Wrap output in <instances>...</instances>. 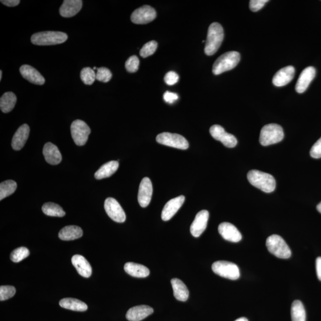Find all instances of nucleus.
<instances>
[{
  "label": "nucleus",
  "instance_id": "obj_1",
  "mask_svg": "<svg viewBox=\"0 0 321 321\" xmlns=\"http://www.w3.org/2000/svg\"><path fill=\"white\" fill-rule=\"evenodd\" d=\"M247 177L251 185L264 192L271 193L276 189V181L272 175L253 170L248 173Z\"/></svg>",
  "mask_w": 321,
  "mask_h": 321
},
{
  "label": "nucleus",
  "instance_id": "obj_2",
  "mask_svg": "<svg viewBox=\"0 0 321 321\" xmlns=\"http://www.w3.org/2000/svg\"><path fill=\"white\" fill-rule=\"evenodd\" d=\"M224 39V30L220 24L214 22L208 29L205 53L207 55H213L219 49Z\"/></svg>",
  "mask_w": 321,
  "mask_h": 321
},
{
  "label": "nucleus",
  "instance_id": "obj_3",
  "mask_svg": "<svg viewBox=\"0 0 321 321\" xmlns=\"http://www.w3.org/2000/svg\"><path fill=\"white\" fill-rule=\"evenodd\" d=\"M240 60V54L237 51H229L224 53L215 61L213 67V73L215 75L232 70L236 68Z\"/></svg>",
  "mask_w": 321,
  "mask_h": 321
},
{
  "label": "nucleus",
  "instance_id": "obj_4",
  "mask_svg": "<svg viewBox=\"0 0 321 321\" xmlns=\"http://www.w3.org/2000/svg\"><path fill=\"white\" fill-rule=\"evenodd\" d=\"M68 36L64 32L45 31L36 33L31 37V42L36 45H52L62 44Z\"/></svg>",
  "mask_w": 321,
  "mask_h": 321
},
{
  "label": "nucleus",
  "instance_id": "obj_5",
  "mask_svg": "<svg viewBox=\"0 0 321 321\" xmlns=\"http://www.w3.org/2000/svg\"><path fill=\"white\" fill-rule=\"evenodd\" d=\"M284 137L283 129L280 125L269 124L261 129L260 142L263 146L279 143Z\"/></svg>",
  "mask_w": 321,
  "mask_h": 321
},
{
  "label": "nucleus",
  "instance_id": "obj_6",
  "mask_svg": "<svg viewBox=\"0 0 321 321\" xmlns=\"http://www.w3.org/2000/svg\"><path fill=\"white\" fill-rule=\"evenodd\" d=\"M266 246L271 253L281 259H288L292 255L289 246L279 235L274 234L268 237Z\"/></svg>",
  "mask_w": 321,
  "mask_h": 321
},
{
  "label": "nucleus",
  "instance_id": "obj_7",
  "mask_svg": "<svg viewBox=\"0 0 321 321\" xmlns=\"http://www.w3.org/2000/svg\"><path fill=\"white\" fill-rule=\"evenodd\" d=\"M212 270L215 274L226 279L236 280L239 279L240 274L236 264L228 261H219L212 266Z\"/></svg>",
  "mask_w": 321,
  "mask_h": 321
},
{
  "label": "nucleus",
  "instance_id": "obj_8",
  "mask_svg": "<svg viewBox=\"0 0 321 321\" xmlns=\"http://www.w3.org/2000/svg\"><path fill=\"white\" fill-rule=\"evenodd\" d=\"M156 140L159 144L180 150H185L188 148V142L186 139L178 134L164 132L159 134Z\"/></svg>",
  "mask_w": 321,
  "mask_h": 321
},
{
  "label": "nucleus",
  "instance_id": "obj_9",
  "mask_svg": "<svg viewBox=\"0 0 321 321\" xmlns=\"http://www.w3.org/2000/svg\"><path fill=\"white\" fill-rule=\"evenodd\" d=\"M71 134L75 143L78 146H84L87 143L91 129L85 121L76 120L73 122L71 127Z\"/></svg>",
  "mask_w": 321,
  "mask_h": 321
},
{
  "label": "nucleus",
  "instance_id": "obj_10",
  "mask_svg": "<svg viewBox=\"0 0 321 321\" xmlns=\"http://www.w3.org/2000/svg\"><path fill=\"white\" fill-rule=\"evenodd\" d=\"M104 208L108 216L117 223H124L126 216L120 204L112 198L106 199Z\"/></svg>",
  "mask_w": 321,
  "mask_h": 321
},
{
  "label": "nucleus",
  "instance_id": "obj_11",
  "mask_svg": "<svg viewBox=\"0 0 321 321\" xmlns=\"http://www.w3.org/2000/svg\"><path fill=\"white\" fill-rule=\"evenodd\" d=\"M155 9L149 6H144L136 10L131 15V21L135 24H147L156 18Z\"/></svg>",
  "mask_w": 321,
  "mask_h": 321
},
{
  "label": "nucleus",
  "instance_id": "obj_12",
  "mask_svg": "<svg viewBox=\"0 0 321 321\" xmlns=\"http://www.w3.org/2000/svg\"><path fill=\"white\" fill-rule=\"evenodd\" d=\"M210 134L215 140L222 142L225 147L234 148L237 144V140L234 135L228 134L220 125H213L210 129Z\"/></svg>",
  "mask_w": 321,
  "mask_h": 321
},
{
  "label": "nucleus",
  "instance_id": "obj_13",
  "mask_svg": "<svg viewBox=\"0 0 321 321\" xmlns=\"http://www.w3.org/2000/svg\"><path fill=\"white\" fill-rule=\"evenodd\" d=\"M152 191V182L148 177H145L141 182L140 188H139V192L138 200L139 204L142 208H146L150 204Z\"/></svg>",
  "mask_w": 321,
  "mask_h": 321
},
{
  "label": "nucleus",
  "instance_id": "obj_14",
  "mask_svg": "<svg viewBox=\"0 0 321 321\" xmlns=\"http://www.w3.org/2000/svg\"><path fill=\"white\" fill-rule=\"evenodd\" d=\"M209 213L207 210L199 212L190 226V233L195 237H199L207 227Z\"/></svg>",
  "mask_w": 321,
  "mask_h": 321
},
{
  "label": "nucleus",
  "instance_id": "obj_15",
  "mask_svg": "<svg viewBox=\"0 0 321 321\" xmlns=\"http://www.w3.org/2000/svg\"><path fill=\"white\" fill-rule=\"evenodd\" d=\"M185 201V197L181 196L172 199L165 205L163 211H162V220L164 221L170 220L180 208L183 205Z\"/></svg>",
  "mask_w": 321,
  "mask_h": 321
},
{
  "label": "nucleus",
  "instance_id": "obj_16",
  "mask_svg": "<svg viewBox=\"0 0 321 321\" xmlns=\"http://www.w3.org/2000/svg\"><path fill=\"white\" fill-rule=\"evenodd\" d=\"M218 231L225 240L231 242H239L242 239L240 231L234 225L229 223L220 224L218 226Z\"/></svg>",
  "mask_w": 321,
  "mask_h": 321
},
{
  "label": "nucleus",
  "instance_id": "obj_17",
  "mask_svg": "<svg viewBox=\"0 0 321 321\" xmlns=\"http://www.w3.org/2000/svg\"><path fill=\"white\" fill-rule=\"evenodd\" d=\"M316 75L315 69L312 66L304 69L301 73L296 85V91L302 94L308 88L311 82L313 80Z\"/></svg>",
  "mask_w": 321,
  "mask_h": 321
},
{
  "label": "nucleus",
  "instance_id": "obj_18",
  "mask_svg": "<svg viewBox=\"0 0 321 321\" xmlns=\"http://www.w3.org/2000/svg\"><path fill=\"white\" fill-rule=\"evenodd\" d=\"M294 74L295 69L292 66L281 69L274 75L273 79V84L278 87H284L293 80Z\"/></svg>",
  "mask_w": 321,
  "mask_h": 321
},
{
  "label": "nucleus",
  "instance_id": "obj_19",
  "mask_svg": "<svg viewBox=\"0 0 321 321\" xmlns=\"http://www.w3.org/2000/svg\"><path fill=\"white\" fill-rule=\"evenodd\" d=\"M154 312L152 307L147 305H140L132 307L127 311L126 318L129 321H140L146 318Z\"/></svg>",
  "mask_w": 321,
  "mask_h": 321
},
{
  "label": "nucleus",
  "instance_id": "obj_20",
  "mask_svg": "<svg viewBox=\"0 0 321 321\" xmlns=\"http://www.w3.org/2000/svg\"><path fill=\"white\" fill-rule=\"evenodd\" d=\"M20 72L26 80L38 85H42L45 82V79L36 69L29 65H23L20 68Z\"/></svg>",
  "mask_w": 321,
  "mask_h": 321
},
{
  "label": "nucleus",
  "instance_id": "obj_21",
  "mask_svg": "<svg viewBox=\"0 0 321 321\" xmlns=\"http://www.w3.org/2000/svg\"><path fill=\"white\" fill-rule=\"evenodd\" d=\"M81 0H65L59 9V14L63 18H72L77 15L82 8Z\"/></svg>",
  "mask_w": 321,
  "mask_h": 321
},
{
  "label": "nucleus",
  "instance_id": "obj_22",
  "mask_svg": "<svg viewBox=\"0 0 321 321\" xmlns=\"http://www.w3.org/2000/svg\"><path fill=\"white\" fill-rule=\"evenodd\" d=\"M30 129L29 125L24 124L16 131L12 139V146L13 150H21L25 146L29 135Z\"/></svg>",
  "mask_w": 321,
  "mask_h": 321
},
{
  "label": "nucleus",
  "instance_id": "obj_23",
  "mask_svg": "<svg viewBox=\"0 0 321 321\" xmlns=\"http://www.w3.org/2000/svg\"><path fill=\"white\" fill-rule=\"evenodd\" d=\"M72 263L81 276L85 278L91 277L92 272V267L84 256L76 254L72 257Z\"/></svg>",
  "mask_w": 321,
  "mask_h": 321
},
{
  "label": "nucleus",
  "instance_id": "obj_24",
  "mask_svg": "<svg viewBox=\"0 0 321 321\" xmlns=\"http://www.w3.org/2000/svg\"><path fill=\"white\" fill-rule=\"evenodd\" d=\"M43 154L46 161L51 165H57L61 163L62 157L58 148L55 145L48 142L43 149Z\"/></svg>",
  "mask_w": 321,
  "mask_h": 321
},
{
  "label": "nucleus",
  "instance_id": "obj_25",
  "mask_svg": "<svg viewBox=\"0 0 321 321\" xmlns=\"http://www.w3.org/2000/svg\"><path fill=\"white\" fill-rule=\"evenodd\" d=\"M125 273L130 276L137 278H145L150 275V270L143 265L134 263H127L124 267Z\"/></svg>",
  "mask_w": 321,
  "mask_h": 321
},
{
  "label": "nucleus",
  "instance_id": "obj_26",
  "mask_svg": "<svg viewBox=\"0 0 321 321\" xmlns=\"http://www.w3.org/2000/svg\"><path fill=\"white\" fill-rule=\"evenodd\" d=\"M172 287H173L174 296L178 300L185 302L188 299L189 292L185 284L178 279H173L171 280Z\"/></svg>",
  "mask_w": 321,
  "mask_h": 321
},
{
  "label": "nucleus",
  "instance_id": "obj_27",
  "mask_svg": "<svg viewBox=\"0 0 321 321\" xmlns=\"http://www.w3.org/2000/svg\"><path fill=\"white\" fill-rule=\"evenodd\" d=\"M83 231L81 227L76 226H69L62 228L59 231V239L65 241L74 240L82 236Z\"/></svg>",
  "mask_w": 321,
  "mask_h": 321
},
{
  "label": "nucleus",
  "instance_id": "obj_28",
  "mask_svg": "<svg viewBox=\"0 0 321 321\" xmlns=\"http://www.w3.org/2000/svg\"><path fill=\"white\" fill-rule=\"evenodd\" d=\"M118 166V162L117 161L108 162L99 168L95 174V177L98 180H101L110 177L117 171Z\"/></svg>",
  "mask_w": 321,
  "mask_h": 321
},
{
  "label": "nucleus",
  "instance_id": "obj_29",
  "mask_svg": "<svg viewBox=\"0 0 321 321\" xmlns=\"http://www.w3.org/2000/svg\"><path fill=\"white\" fill-rule=\"evenodd\" d=\"M59 306L63 308L78 312H84L88 309L87 304L74 298H65L59 301Z\"/></svg>",
  "mask_w": 321,
  "mask_h": 321
},
{
  "label": "nucleus",
  "instance_id": "obj_30",
  "mask_svg": "<svg viewBox=\"0 0 321 321\" xmlns=\"http://www.w3.org/2000/svg\"><path fill=\"white\" fill-rule=\"evenodd\" d=\"M17 102V97L12 92H6L0 99V108L5 113L11 112Z\"/></svg>",
  "mask_w": 321,
  "mask_h": 321
},
{
  "label": "nucleus",
  "instance_id": "obj_31",
  "mask_svg": "<svg viewBox=\"0 0 321 321\" xmlns=\"http://www.w3.org/2000/svg\"><path fill=\"white\" fill-rule=\"evenodd\" d=\"M291 316L292 321H306V311L300 300L294 301L291 307Z\"/></svg>",
  "mask_w": 321,
  "mask_h": 321
},
{
  "label": "nucleus",
  "instance_id": "obj_32",
  "mask_svg": "<svg viewBox=\"0 0 321 321\" xmlns=\"http://www.w3.org/2000/svg\"><path fill=\"white\" fill-rule=\"evenodd\" d=\"M42 210L47 216L51 217H62L66 215V213L59 205L52 203H48L43 205Z\"/></svg>",
  "mask_w": 321,
  "mask_h": 321
},
{
  "label": "nucleus",
  "instance_id": "obj_33",
  "mask_svg": "<svg viewBox=\"0 0 321 321\" xmlns=\"http://www.w3.org/2000/svg\"><path fill=\"white\" fill-rule=\"evenodd\" d=\"M17 186V183L13 180H9L2 182L0 184V200L2 201L14 193Z\"/></svg>",
  "mask_w": 321,
  "mask_h": 321
},
{
  "label": "nucleus",
  "instance_id": "obj_34",
  "mask_svg": "<svg viewBox=\"0 0 321 321\" xmlns=\"http://www.w3.org/2000/svg\"><path fill=\"white\" fill-rule=\"evenodd\" d=\"M29 250L25 247H20L13 250L11 258L13 262L19 263L29 255Z\"/></svg>",
  "mask_w": 321,
  "mask_h": 321
},
{
  "label": "nucleus",
  "instance_id": "obj_35",
  "mask_svg": "<svg viewBox=\"0 0 321 321\" xmlns=\"http://www.w3.org/2000/svg\"><path fill=\"white\" fill-rule=\"evenodd\" d=\"M81 78L85 84L91 85L95 81L96 74L93 69L85 68L83 69L81 72Z\"/></svg>",
  "mask_w": 321,
  "mask_h": 321
},
{
  "label": "nucleus",
  "instance_id": "obj_36",
  "mask_svg": "<svg viewBox=\"0 0 321 321\" xmlns=\"http://www.w3.org/2000/svg\"><path fill=\"white\" fill-rule=\"evenodd\" d=\"M158 47L157 42L155 41H151L145 44L140 51V55L143 58H146L149 56L154 54Z\"/></svg>",
  "mask_w": 321,
  "mask_h": 321
},
{
  "label": "nucleus",
  "instance_id": "obj_37",
  "mask_svg": "<svg viewBox=\"0 0 321 321\" xmlns=\"http://www.w3.org/2000/svg\"><path fill=\"white\" fill-rule=\"evenodd\" d=\"M16 289L11 286H2L0 287V300L4 301L11 299L15 296Z\"/></svg>",
  "mask_w": 321,
  "mask_h": 321
},
{
  "label": "nucleus",
  "instance_id": "obj_38",
  "mask_svg": "<svg viewBox=\"0 0 321 321\" xmlns=\"http://www.w3.org/2000/svg\"><path fill=\"white\" fill-rule=\"evenodd\" d=\"M140 59L137 56L133 55L129 57L125 62V68L129 73H135L138 71Z\"/></svg>",
  "mask_w": 321,
  "mask_h": 321
},
{
  "label": "nucleus",
  "instance_id": "obj_39",
  "mask_svg": "<svg viewBox=\"0 0 321 321\" xmlns=\"http://www.w3.org/2000/svg\"><path fill=\"white\" fill-rule=\"evenodd\" d=\"M112 74L108 69L101 68L98 69L97 73L96 74V79L98 81L107 83L111 80Z\"/></svg>",
  "mask_w": 321,
  "mask_h": 321
},
{
  "label": "nucleus",
  "instance_id": "obj_40",
  "mask_svg": "<svg viewBox=\"0 0 321 321\" xmlns=\"http://www.w3.org/2000/svg\"><path fill=\"white\" fill-rule=\"evenodd\" d=\"M269 2V0H251L249 3L250 11L253 12L259 11Z\"/></svg>",
  "mask_w": 321,
  "mask_h": 321
},
{
  "label": "nucleus",
  "instance_id": "obj_41",
  "mask_svg": "<svg viewBox=\"0 0 321 321\" xmlns=\"http://www.w3.org/2000/svg\"><path fill=\"white\" fill-rule=\"evenodd\" d=\"M179 80V76L176 73L171 71L167 73L164 77V81L168 85H173Z\"/></svg>",
  "mask_w": 321,
  "mask_h": 321
},
{
  "label": "nucleus",
  "instance_id": "obj_42",
  "mask_svg": "<svg viewBox=\"0 0 321 321\" xmlns=\"http://www.w3.org/2000/svg\"><path fill=\"white\" fill-rule=\"evenodd\" d=\"M310 156L313 158H321V138L313 145L310 151Z\"/></svg>",
  "mask_w": 321,
  "mask_h": 321
},
{
  "label": "nucleus",
  "instance_id": "obj_43",
  "mask_svg": "<svg viewBox=\"0 0 321 321\" xmlns=\"http://www.w3.org/2000/svg\"><path fill=\"white\" fill-rule=\"evenodd\" d=\"M163 98L164 101L167 103L173 104L175 101H177L178 99V96L177 94L173 93V92H165Z\"/></svg>",
  "mask_w": 321,
  "mask_h": 321
},
{
  "label": "nucleus",
  "instance_id": "obj_44",
  "mask_svg": "<svg viewBox=\"0 0 321 321\" xmlns=\"http://www.w3.org/2000/svg\"><path fill=\"white\" fill-rule=\"evenodd\" d=\"M316 271L317 279L321 281V257L316 260Z\"/></svg>",
  "mask_w": 321,
  "mask_h": 321
},
{
  "label": "nucleus",
  "instance_id": "obj_45",
  "mask_svg": "<svg viewBox=\"0 0 321 321\" xmlns=\"http://www.w3.org/2000/svg\"><path fill=\"white\" fill-rule=\"evenodd\" d=\"M19 0H2L3 5L8 7L17 6L20 3Z\"/></svg>",
  "mask_w": 321,
  "mask_h": 321
},
{
  "label": "nucleus",
  "instance_id": "obj_46",
  "mask_svg": "<svg viewBox=\"0 0 321 321\" xmlns=\"http://www.w3.org/2000/svg\"><path fill=\"white\" fill-rule=\"evenodd\" d=\"M235 321H248V319L246 318V317H240V318L237 319V320Z\"/></svg>",
  "mask_w": 321,
  "mask_h": 321
},
{
  "label": "nucleus",
  "instance_id": "obj_47",
  "mask_svg": "<svg viewBox=\"0 0 321 321\" xmlns=\"http://www.w3.org/2000/svg\"><path fill=\"white\" fill-rule=\"evenodd\" d=\"M317 210L318 211L319 213L321 214V202L320 203L317 205Z\"/></svg>",
  "mask_w": 321,
  "mask_h": 321
},
{
  "label": "nucleus",
  "instance_id": "obj_48",
  "mask_svg": "<svg viewBox=\"0 0 321 321\" xmlns=\"http://www.w3.org/2000/svg\"><path fill=\"white\" fill-rule=\"evenodd\" d=\"M3 72L2 71H0V81H2V79Z\"/></svg>",
  "mask_w": 321,
  "mask_h": 321
},
{
  "label": "nucleus",
  "instance_id": "obj_49",
  "mask_svg": "<svg viewBox=\"0 0 321 321\" xmlns=\"http://www.w3.org/2000/svg\"><path fill=\"white\" fill-rule=\"evenodd\" d=\"M96 69H97V68H96L95 67L94 68V70H96Z\"/></svg>",
  "mask_w": 321,
  "mask_h": 321
}]
</instances>
